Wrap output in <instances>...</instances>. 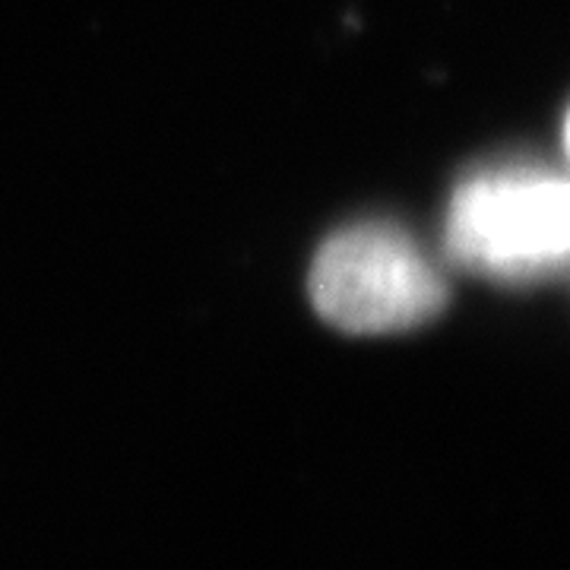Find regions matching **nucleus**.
<instances>
[{"instance_id":"nucleus-1","label":"nucleus","mask_w":570,"mask_h":570,"mask_svg":"<svg viewBox=\"0 0 570 570\" xmlns=\"http://www.w3.org/2000/svg\"><path fill=\"white\" fill-rule=\"evenodd\" d=\"M448 257L498 283L561 273L570 250V187L561 171L508 165L472 175L450 197Z\"/></svg>"},{"instance_id":"nucleus-2","label":"nucleus","mask_w":570,"mask_h":570,"mask_svg":"<svg viewBox=\"0 0 570 570\" xmlns=\"http://www.w3.org/2000/svg\"><path fill=\"white\" fill-rule=\"evenodd\" d=\"M311 302L346 333H400L448 307V279L422 245L396 225L336 232L311 266Z\"/></svg>"}]
</instances>
